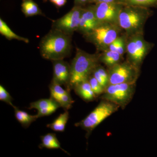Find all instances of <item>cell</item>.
<instances>
[{"mask_svg":"<svg viewBox=\"0 0 157 157\" xmlns=\"http://www.w3.org/2000/svg\"><path fill=\"white\" fill-rule=\"evenodd\" d=\"M72 36L52 29L41 39L39 50L42 57L53 61L64 59L71 55Z\"/></svg>","mask_w":157,"mask_h":157,"instance_id":"1","label":"cell"},{"mask_svg":"<svg viewBox=\"0 0 157 157\" xmlns=\"http://www.w3.org/2000/svg\"><path fill=\"white\" fill-rule=\"evenodd\" d=\"M153 14L149 8L123 6L119 15L118 25L127 36L144 34L145 24Z\"/></svg>","mask_w":157,"mask_h":157,"instance_id":"2","label":"cell"},{"mask_svg":"<svg viewBox=\"0 0 157 157\" xmlns=\"http://www.w3.org/2000/svg\"><path fill=\"white\" fill-rule=\"evenodd\" d=\"M100 52L90 54L76 48V53L70 64L71 78L69 90H73L79 82L86 80L99 64Z\"/></svg>","mask_w":157,"mask_h":157,"instance_id":"3","label":"cell"},{"mask_svg":"<svg viewBox=\"0 0 157 157\" xmlns=\"http://www.w3.org/2000/svg\"><path fill=\"white\" fill-rule=\"evenodd\" d=\"M123 33L117 24L102 23L83 37L86 42L94 45L97 52H101L108 49L109 45Z\"/></svg>","mask_w":157,"mask_h":157,"instance_id":"4","label":"cell"},{"mask_svg":"<svg viewBox=\"0 0 157 157\" xmlns=\"http://www.w3.org/2000/svg\"><path fill=\"white\" fill-rule=\"evenodd\" d=\"M154 46L153 43L147 42L144 39V34L127 36L125 59L141 69L144 59Z\"/></svg>","mask_w":157,"mask_h":157,"instance_id":"5","label":"cell"},{"mask_svg":"<svg viewBox=\"0 0 157 157\" xmlns=\"http://www.w3.org/2000/svg\"><path fill=\"white\" fill-rule=\"evenodd\" d=\"M120 108L114 103L101 100L97 107L83 120L75 124L87 132L89 136L93 130L106 118L115 113Z\"/></svg>","mask_w":157,"mask_h":157,"instance_id":"6","label":"cell"},{"mask_svg":"<svg viewBox=\"0 0 157 157\" xmlns=\"http://www.w3.org/2000/svg\"><path fill=\"white\" fill-rule=\"evenodd\" d=\"M135 89L136 83L109 84L100 98L114 103L124 109L133 99Z\"/></svg>","mask_w":157,"mask_h":157,"instance_id":"7","label":"cell"},{"mask_svg":"<svg viewBox=\"0 0 157 157\" xmlns=\"http://www.w3.org/2000/svg\"><path fill=\"white\" fill-rule=\"evenodd\" d=\"M107 69L109 84L136 83L140 73V69L126 59Z\"/></svg>","mask_w":157,"mask_h":157,"instance_id":"8","label":"cell"},{"mask_svg":"<svg viewBox=\"0 0 157 157\" xmlns=\"http://www.w3.org/2000/svg\"><path fill=\"white\" fill-rule=\"evenodd\" d=\"M82 7L74 6L73 8L63 17L54 21L52 29L58 30L64 33L73 36L77 32L79 26Z\"/></svg>","mask_w":157,"mask_h":157,"instance_id":"9","label":"cell"},{"mask_svg":"<svg viewBox=\"0 0 157 157\" xmlns=\"http://www.w3.org/2000/svg\"><path fill=\"white\" fill-rule=\"evenodd\" d=\"M123 5L117 3L94 4V11L99 24L110 23L118 25L119 15Z\"/></svg>","mask_w":157,"mask_h":157,"instance_id":"10","label":"cell"},{"mask_svg":"<svg viewBox=\"0 0 157 157\" xmlns=\"http://www.w3.org/2000/svg\"><path fill=\"white\" fill-rule=\"evenodd\" d=\"M99 23L94 11V4H89L82 7L77 32L85 36L96 28Z\"/></svg>","mask_w":157,"mask_h":157,"instance_id":"11","label":"cell"},{"mask_svg":"<svg viewBox=\"0 0 157 157\" xmlns=\"http://www.w3.org/2000/svg\"><path fill=\"white\" fill-rule=\"evenodd\" d=\"M52 61L53 70L52 81L60 85L65 86L67 89L69 90L71 78L70 65L64 59L56 60Z\"/></svg>","mask_w":157,"mask_h":157,"instance_id":"12","label":"cell"},{"mask_svg":"<svg viewBox=\"0 0 157 157\" xmlns=\"http://www.w3.org/2000/svg\"><path fill=\"white\" fill-rule=\"evenodd\" d=\"M60 107L58 102L52 98L40 99L30 104L29 109H35L38 110V118L47 116L52 114Z\"/></svg>","mask_w":157,"mask_h":157,"instance_id":"13","label":"cell"},{"mask_svg":"<svg viewBox=\"0 0 157 157\" xmlns=\"http://www.w3.org/2000/svg\"><path fill=\"white\" fill-rule=\"evenodd\" d=\"M73 90L77 95L86 102H91L97 99L88 79L78 83Z\"/></svg>","mask_w":157,"mask_h":157,"instance_id":"14","label":"cell"},{"mask_svg":"<svg viewBox=\"0 0 157 157\" xmlns=\"http://www.w3.org/2000/svg\"><path fill=\"white\" fill-rule=\"evenodd\" d=\"M124 60V56L117 52L107 49L100 52L99 61L107 68H110Z\"/></svg>","mask_w":157,"mask_h":157,"instance_id":"15","label":"cell"},{"mask_svg":"<svg viewBox=\"0 0 157 157\" xmlns=\"http://www.w3.org/2000/svg\"><path fill=\"white\" fill-rule=\"evenodd\" d=\"M40 138L42 140V143L39 145V148H45L49 149H60L67 154L70 155L69 153L62 148L60 143L59 142L55 134L48 133L46 135L41 136Z\"/></svg>","mask_w":157,"mask_h":157,"instance_id":"16","label":"cell"},{"mask_svg":"<svg viewBox=\"0 0 157 157\" xmlns=\"http://www.w3.org/2000/svg\"><path fill=\"white\" fill-rule=\"evenodd\" d=\"M21 11L26 17L36 15H44L37 3L33 0H23Z\"/></svg>","mask_w":157,"mask_h":157,"instance_id":"17","label":"cell"},{"mask_svg":"<svg viewBox=\"0 0 157 157\" xmlns=\"http://www.w3.org/2000/svg\"><path fill=\"white\" fill-rule=\"evenodd\" d=\"M69 118V112L68 110H65L63 113L60 114L52 123L48 124L46 126L55 132H64Z\"/></svg>","mask_w":157,"mask_h":157,"instance_id":"18","label":"cell"},{"mask_svg":"<svg viewBox=\"0 0 157 157\" xmlns=\"http://www.w3.org/2000/svg\"><path fill=\"white\" fill-rule=\"evenodd\" d=\"M14 109L15 118L23 128H29L32 123L38 118L36 115H30L27 112L18 109L17 107H15Z\"/></svg>","mask_w":157,"mask_h":157,"instance_id":"19","label":"cell"},{"mask_svg":"<svg viewBox=\"0 0 157 157\" xmlns=\"http://www.w3.org/2000/svg\"><path fill=\"white\" fill-rule=\"evenodd\" d=\"M0 33L9 40H15L22 41L26 43L29 42V39L18 36L9 28L8 25L2 18H0Z\"/></svg>","mask_w":157,"mask_h":157,"instance_id":"20","label":"cell"},{"mask_svg":"<svg viewBox=\"0 0 157 157\" xmlns=\"http://www.w3.org/2000/svg\"><path fill=\"white\" fill-rule=\"evenodd\" d=\"M127 36L123 33L109 45L107 49L117 52L124 56L126 52Z\"/></svg>","mask_w":157,"mask_h":157,"instance_id":"21","label":"cell"},{"mask_svg":"<svg viewBox=\"0 0 157 157\" xmlns=\"http://www.w3.org/2000/svg\"><path fill=\"white\" fill-rule=\"evenodd\" d=\"M123 6H139L144 8L157 9V0H119Z\"/></svg>","mask_w":157,"mask_h":157,"instance_id":"22","label":"cell"},{"mask_svg":"<svg viewBox=\"0 0 157 157\" xmlns=\"http://www.w3.org/2000/svg\"><path fill=\"white\" fill-rule=\"evenodd\" d=\"M70 90H68L67 92L61 96L56 101L60 107H63L65 110H68L70 109L74 102L70 95Z\"/></svg>","mask_w":157,"mask_h":157,"instance_id":"23","label":"cell"},{"mask_svg":"<svg viewBox=\"0 0 157 157\" xmlns=\"http://www.w3.org/2000/svg\"><path fill=\"white\" fill-rule=\"evenodd\" d=\"M50 92V98H52L56 101L62 95L67 92V89H64L61 85L58 84L52 80L49 86Z\"/></svg>","mask_w":157,"mask_h":157,"instance_id":"24","label":"cell"},{"mask_svg":"<svg viewBox=\"0 0 157 157\" xmlns=\"http://www.w3.org/2000/svg\"><path fill=\"white\" fill-rule=\"evenodd\" d=\"M88 80L90 85L93 91L95 94L97 98L100 97V96L104 93V90H105L104 88L101 86V85L99 83V82L93 76L92 74L89 76Z\"/></svg>","mask_w":157,"mask_h":157,"instance_id":"25","label":"cell"},{"mask_svg":"<svg viewBox=\"0 0 157 157\" xmlns=\"http://www.w3.org/2000/svg\"><path fill=\"white\" fill-rule=\"evenodd\" d=\"M13 98L2 85H0V101L7 103L11 107L14 108L15 106L12 103Z\"/></svg>","mask_w":157,"mask_h":157,"instance_id":"26","label":"cell"},{"mask_svg":"<svg viewBox=\"0 0 157 157\" xmlns=\"http://www.w3.org/2000/svg\"><path fill=\"white\" fill-rule=\"evenodd\" d=\"M51 3H52L57 8H61L67 3V0H49Z\"/></svg>","mask_w":157,"mask_h":157,"instance_id":"27","label":"cell"},{"mask_svg":"<svg viewBox=\"0 0 157 157\" xmlns=\"http://www.w3.org/2000/svg\"><path fill=\"white\" fill-rule=\"evenodd\" d=\"M101 3H119V0H90V4H96Z\"/></svg>","mask_w":157,"mask_h":157,"instance_id":"28","label":"cell"},{"mask_svg":"<svg viewBox=\"0 0 157 157\" xmlns=\"http://www.w3.org/2000/svg\"><path fill=\"white\" fill-rule=\"evenodd\" d=\"M90 0H74V6L83 7L90 4Z\"/></svg>","mask_w":157,"mask_h":157,"instance_id":"29","label":"cell"}]
</instances>
